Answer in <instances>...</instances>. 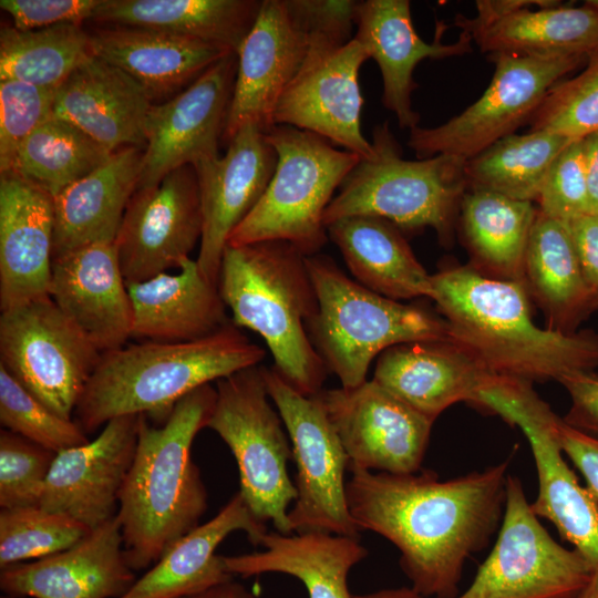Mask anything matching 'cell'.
<instances>
[{"instance_id":"30","label":"cell","mask_w":598,"mask_h":598,"mask_svg":"<svg viewBox=\"0 0 598 598\" xmlns=\"http://www.w3.org/2000/svg\"><path fill=\"white\" fill-rule=\"evenodd\" d=\"M177 274L162 272L127 283L133 309L132 338L187 342L208 337L230 319L218 286L208 281L197 261L185 259Z\"/></svg>"},{"instance_id":"57","label":"cell","mask_w":598,"mask_h":598,"mask_svg":"<svg viewBox=\"0 0 598 598\" xmlns=\"http://www.w3.org/2000/svg\"><path fill=\"white\" fill-rule=\"evenodd\" d=\"M1 598H13V597H10V596L4 595V597H1Z\"/></svg>"},{"instance_id":"32","label":"cell","mask_w":598,"mask_h":598,"mask_svg":"<svg viewBox=\"0 0 598 598\" xmlns=\"http://www.w3.org/2000/svg\"><path fill=\"white\" fill-rule=\"evenodd\" d=\"M262 551L223 556L225 569L244 578L281 573L302 581L309 598H354L348 575L368 556L359 538L320 530L286 535L267 532L260 539Z\"/></svg>"},{"instance_id":"39","label":"cell","mask_w":598,"mask_h":598,"mask_svg":"<svg viewBox=\"0 0 598 598\" xmlns=\"http://www.w3.org/2000/svg\"><path fill=\"white\" fill-rule=\"evenodd\" d=\"M92 54L90 33L82 24L6 27L0 32V81L58 89Z\"/></svg>"},{"instance_id":"56","label":"cell","mask_w":598,"mask_h":598,"mask_svg":"<svg viewBox=\"0 0 598 598\" xmlns=\"http://www.w3.org/2000/svg\"><path fill=\"white\" fill-rule=\"evenodd\" d=\"M574 598H598V570H594L587 585Z\"/></svg>"},{"instance_id":"41","label":"cell","mask_w":598,"mask_h":598,"mask_svg":"<svg viewBox=\"0 0 598 598\" xmlns=\"http://www.w3.org/2000/svg\"><path fill=\"white\" fill-rule=\"evenodd\" d=\"M91 528L39 505L1 508L0 568L38 560L81 542Z\"/></svg>"},{"instance_id":"49","label":"cell","mask_w":598,"mask_h":598,"mask_svg":"<svg viewBox=\"0 0 598 598\" xmlns=\"http://www.w3.org/2000/svg\"><path fill=\"white\" fill-rule=\"evenodd\" d=\"M570 396L563 420L571 427L598 439V375L576 373L560 381Z\"/></svg>"},{"instance_id":"21","label":"cell","mask_w":598,"mask_h":598,"mask_svg":"<svg viewBox=\"0 0 598 598\" xmlns=\"http://www.w3.org/2000/svg\"><path fill=\"white\" fill-rule=\"evenodd\" d=\"M309 48L286 0H262L257 19L237 52V72L225 124L226 143L246 124L275 126L278 102L299 72Z\"/></svg>"},{"instance_id":"53","label":"cell","mask_w":598,"mask_h":598,"mask_svg":"<svg viewBox=\"0 0 598 598\" xmlns=\"http://www.w3.org/2000/svg\"><path fill=\"white\" fill-rule=\"evenodd\" d=\"M588 187V213L598 214V131L581 138Z\"/></svg>"},{"instance_id":"35","label":"cell","mask_w":598,"mask_h":598,"mask_svg":"<svg viewBox=\"0 0 598 598\" xmlns=\"http://www.w3.org/2000/svg\"><path fill=\"white\" fill-rule=\"evenodd\" d=\"M261 4L259 0H102L91 21L163 30L237 54Z\"/></svg>"},{"instance_id":"51","label":"cell","mask_w":598,"mask_h":598,"mask_svg":"<svg viewBox=\"0 0 598 598\" xmlns=\"http://www.w3.org/2000/svg\"><path fill=\"white\" fill-rule=\"evenodd\" d=\"M556 434L565 456L580 472L598 501V439L569 426L559 416Z\"/></svg>"},{"instance_id":"28","label":"cell","mask_w":598,"mask_h":598,"mask_svg":"<svg viewBox=\"0 0 598 598\" xmlns=\"http://www.w3.org/2000/svg\"><path fill=\"white\" fill-rule=\"evenodd\" d=\"M153 103L124 71L92 54L55 90L53 115L115 152L145 146Z\"/></svg>"},{"instance_id":"44","label":"cell","mask_w":598,"mask_h":598,"mask_svg":"<svg viewBox=\"0 0 598 598\" xmlns=\"http://www.w3.org/2000/svg\"><path fill=\"white\" fill-rule=\"evenodd\" d=\"M55 455L16 433L1 430V508L38 505Z\"/></svg>"},{"instance_id":"13","label":"cell","mask_w":598,"mask_h":598,"mask_svg":"<svg viewBox=\"0 0 598 598\" xmlns=\"http://www.w3.org/2000/svg\"><path fill=\"white\" fill-rule=\"evenodd\" d=\"M594 570L539 522L519 478L508 475L496 542L471 586L455 598H574Z\"/></svg>"},{"instance_id":"5","label":"cell","mask_w":598,"mask_h":598,"mask_svg":"<svg viewBox=\"0 0 598 598\" xmlns=\"http://www.w3.org/2000/svg\"><path fill=\"white\" fill-rule=\"evenodd\" d=\"M306 257L282 240L227 245L217 285L233 323L261 336L278 373L299 393L313 396L328 370L307 329L318 298Z\"/></svg>"},{"instance_id":"50","label":"cell","mask_w":598,"mask_h":598,"mask_svg":"<svg viewBox=\"0 0 598 598\" xmlns=\"http://www.w3.org/2000/svg\"><path fill=\"white\" fill-rule=\"evenodd\" d=\"M592 311L598 310V214L587 213L568 223Z\"/></svg>"},{"instance_id":"7","label":"cell","mask_w":598,"mask_h":598,"mask_svg":"<svg viewBox=\"0 0 598 598\" xmlns=\"http://www.w3.org/2000/svg\"><path fill=\"white\" fill-rule=\"evenodd\" d=\"M372 154L347 175L324 213L326 227L344 217L374 216L403 230L433 228L448 243L467 189L466 159L440 154L404 159L389 122L374 127Z\"/></svg>"},{"instance_id":"47","label":"cell","mask_w":598,"mask_h":598,"mask_svg":"<svg viewBox=\"0 0 598 598\" xmlns=\"http://www.w3.org/2000/svg\"><path fill=\"white\" fill-rule=\"evenodd\" d=\"M286 2L308 39L323 40L338 47L353 39L358 1L286 0Z\"/></svg>"},{"instance_id":"22","label":"cell","mask_w":598,"mask_h":598,"mask_svg":"<svg viewBox=\"0 0 598 598\" xmlns=\"http://www.w3.org/2000/svg\"><path fill=\"white\" fill-rule=\"evenodd\" d=\"M136 579L114 516L63 551L1 568L0 588L13 598H121Z\"/></svg>"},{"instance_id":"55","label":"cell","mask_w":598,"mask_h":598,"mask_svg":"<svg viewBox=\"0 0 598 598\" xmlns=\"http://www.w3.org/2000/svg\"><path fill=\"white\" fill-rule=\"evenodd\" d=\"M354 598H425L411 587L381 589L373 592L354 595Z\"/></svg>"},{"instance_id":"52","label":"cell","mask_w":598,"mask_h":598,"mask_svg":"<svg viewBox=\"0 0 598 598\" xmlns=\"http://www.w3.org/2000/svg\"><path fill=\"white\" fill-rule=\"evenodd\" d=\"M556 0H478L475 2L477 14L474 18H466L457 14L456 19L471 25L486 24L495 19L516 12L523 9L537 6L547 8L559 4Z\"/></svg>"},{"instance_id":"9","label":"cell","mask_w":598,"mask_h":598,"mask_svg":"<svg viewBox=\"0 0 598 598\" xmlns=\"http://www.w3.org/2000/svg\"><path fill=\"white\" fill-rule=\"evenodd\" d=\"M216 382V402L207 427L231 451L239 470V493L254 516L290 535L288 507L297 497L287 471L292 447L280 414L271 405L262 367H250Z\"/></svg>"},{"instance_id":"18","label":"cell","mask_w":598,"mask_h":598,"mask_svg":"<svg viewBox=\"0 0 598 598\" xmlns=\"http://www.w3.org/2000/svg\"><path fill=\"white\" fill-rule=\"evenodd\" d=\"M236 72L237 55L231 53L171 100L152 105L137 188L154 186L176 168L219 155Z\"/></svg>"},{"instance_id":"43","label":"cell","mask_w":598,"mask_h":598,"mask_svg":"<svg viewBox=\"0 0 598 598\" xmlns=\"http://www.w3.org/2000/svg\"><path fill=\"white\" fill-rule=\"evenodd\" d=\"M530 131L581 140L598 131V54L577 75L556 83L528 121Z\"/></svg>"},{"instance_id":"58","label":"cell","mask_w":598,"mask_h":598,"mask_svg":"<svg viewBox=\"0 0 598 598\" xmlns=\"http://www.w3.org/2000/svg\"><path fill=\"white\" fill-rule=\"evenodd\" d=\"M598 1V0H597Z\"/></svg>"},{"instance_id":"1","label":"cell","mask_w":598,"mask_h":598,"mask_svg":"<svg viewBox=\"0 0 598 598\" xmlns=\"http://www.w3.org/2000/svg\"><path fill=\"white\" fill-rule=\"evenodd\" d=\"M508 463L450 480L429 470H350L349 512L360 530L373 532L399 549L411 588L423 597L455 598L465 561L499 528Z\"/></svg>"},{"instance_id":"16","label":"cell","mask_w":598,"mask_h":598,"mask_svg":"<svg viewBox=\"0 0 598 598\" xmlns=\"http://www.w3.org/2000/svg\"><path fill=\"white\" fill-rule=\"evenodd\" d=\"M369 54L354 38L342 47L309 39L305 61L282 93L275 125H289L368 157L372 144L361 127L363 96L359 73Z\"/></svg>"},{"instance_id":"4","label":"cell","mask_w":598,"mask_h":598,"mask_svg":"<svg viewBox=\"0 0 598 598\" xmlns=\"http://www.w3.org/2000/svg\"><path fill=\"white\" fill-rule=\"evenodd\" d=\"M265 355L231 319L217 332L194 341L125 344L101 354L73 415L86 434L126 414L164 423L182 398L259 365Z\"/></svg>"},{"instance_id":"11","label":"cell","mask_w":598,"mask_h":598,"mask_svg":"<svg viewBox=\"0 0 598 598\" xmlns=\"http://www.w3.org/2000/svg\"><path fill=\"white\" fill-rule=\"evenodd\" d=\"M493 78L458 115L434 127L410 130L408 146L419 159L447 154L470 159L528 123L548 91L588 61L581 56L492 54Z\"/></svg>"},{"instance_id":"25","label":"cell","mask_w":598,"mask_h":598,"mask_svg":"<svg viewBox=\"0 0 598 598\" xmlns=\"http://www.w3.org/2000/svg\"><path fill=\"white\" fill-rule=\"evenodd\" d=\"M354 39L364 47L382 75V103L401 128L419 126L420 115L412 109V92L417 87L413 73L425 60L461 56L472 49V37L462 31L453 43L441 41L444 24L432 43L414 29L409 0L358 1Z\"/></svg>"},{"instance_id":"40","label":"cell","mask_w":598,"mask_h":598,"mask_svg":"<svg viewBox=\"0 0 598 598\" xmlns=\"http://www.w3.org/2000/svg\"><path fill=\"white\" fill-rule=\"evenodd\" d=\"M112 154L70 122L53 115L20 145L7 172L38 184L55 197L105 164Z\"/></svg>"},{"instance_id":"3","label":"cell","mask_w":598,"mask_h":598,"mask_svg":"<svg viewBox=\"0 0 598 598\" xmlns=\"http://www.w3.org/2000/svg\"><path fill=\"white\" fill-rule=\"evenodd\" d=\"M216 395L210 384L194 390L157 426L141 414L136 450L116 513L125 557L134 571L154 565L199 525L207 508V492L192 445L207 427Z\"/></svg>"},{"instance_id":"20","label":"cell","mask_w":598,"mask_h":598,"mask_svg":"<svg viewBox=\"0 0 598 598\" xmlns=\"http://www.w3.org/2000/svg\"><path fill=\"white\" fill-rule=\"evenodd\" d=\"M140 417L116 416L94 440L56 453L38 505L91 529L116 516L136 450Z\"/></svg>"},{"instance_id":"42","label":"cell","mask_w":598,"mask_h":598,"mask_svg":"<svg viewBox=\"0 0 598 598\" xmlns=\"http://www.w3.org/2000/svg\"><path fill=\"white\" fill-rule=\"evenodd\" d=\"M0 423L6 430L54 453L90 441L75 421L54 413L2 365H0Z\"/></svg>"},{"instance_id":"23","label":"cell","mask_w":598,"mask_h":598,"mask_svg":"<svg viewBox=\"0 0 598 598\" xmlns=\"http://www.w3.org/2000/svg\"><path fill=\"white\" fill-rule=\"evenodd\" d=\"M54 197L13 173L0 174V309L49 296Z\"/></svg>"},{"instance_id":"36","label":"cell","mask_w":598,"mask_h":598,"mask_svg":"<svg viewBox=\"0 0 598 598\" xmlns=\"http://www.w3.org/2000/svg\"><path fill=\"white\" fill-rule=\"evenodd\" d=\"M523 282L553 330L576 332L594 312L567 224L539 209L526 248Z\"/></svg>"},{"instance_id":"14","label":"cell","mask_w":598,"mask_h":598,"mask_svg":"<svg viewBox=\"0 0 598 598\" xmlns=\"http://www.w3.org/2000/svg\"><path fill=\"white\" fill-rule=\"evenodd\" d=\"M101 354L50 296L1 311L0 365L62 417L72 419Z\"/></svg>"},{"instance_id":"19","label":"cell","mask_w":598,"mask_h":598,"mask_svg":"<svg viewBox=\"0 0 598 598\" xmlns=\"http://www.w3.org/2000/svg\"><path fill=\"white\" fill-rule=\"evenodd\" d=\"M277 164L266 132L246 124L227 142L220 156L195 165L203 230L196 259L204 277L217 285L224 250L234 229L264 195ZM218 286V285H217Z\"/></svg>"},{"instance_id":"26","label":"cell","mask_w":598,"mask_h":598,"mask_svg":"<svg viewBox=\"0 0 598 598\" xmlns=\"http://www.w3.org/2000/svg\"><path fill=\"white\" fill-rule=\"evenodd\" d=\"M94 55L130 75L153 104L171 100L229 49L167 31L99 24L89 31Z\"/></svg>"},{"instance_id":"2","label":"cell","mask_w":598,"mask_h":598,"mask_svg":"<svg viewBox=\"0 0 598 598\" xmlns=\"http://www.w3.org/2000/svg\"><path fill=\"white\" fill-rule=\"evenodd\" d=\"M432 283L451 342L492 374L560 383L598 367V333L539 328L524 282L493 278L470 265L444 268L432 275Z\"/></svg>"},{"instance_id":"24","label":"cell","mask_w":598,"mask_h":598,"mask_svg":"<svg viewBox=\"0 0 598 598\" xmlns=\"http://www.w3.org/2000/svg\"><path fill=\"white\" fill-rule=\"evenodd\" d=\"M49 296L101 353L132 338V302L114 243L54 257Z\"/></svg>"},{"instance_id":"27","label":"cell","mask_w":598,"mask_h":598,"mask_svg":"<svg viewBox=\"0 0 598 598\" xmlns=\"http://www.w3.org/2000/svg\"><path fill=\"white\" fill-rule=\"evenodd\" d=\"M493 375L451 341H419L383 351L372 380L434 422L457 402L475 404Z\"/></svg>"},{"instance_id":"8","label":"cell","mask_w":598,"mask_h":598,"mask_svg":"<svg viewBox=\"0 0 598 598\" xmlns=\"http://www.w3.org/2000/svg\"><path fill=\"white\" fill-rule=\"evenodd\" d=\"M266 134L277 153L275 172L227 245L282 240L307 257L319 254L329 239L326 209L361 156L289 125H275Z\"/></svg>"},{"instance_id":"54","label":"cell","mask_w":598,"mask_h":598,"mask_svg":"<svg viewBox=\"0 0 598 598\" xmlns=\"http://www.w3.org/2000/svg\"><path fill=\"white\" fill-rule=\"evenodd\" d=\"M184 598H255V595L233 579Z\"/></svg>"},{"instance_id":"10","label":"cell","mask_w":598,"mask_h":598,"mask_svg":"<svg viewBox=\"0 0 598 598\" xmlns=\"http://www.w3.org/2000/svg\"><path fill=\"white\" fill-rule=\"evenodd\" d=\"M477 408L499 415L525 434L535 462L538 493L530 507L549 520L598 570V501L568 465L556 434V415L532 383L494 375L481 390Z\"/></svg>"},{"instance_id":"15","label":"cell","mask_w":598,"mask_h":598,"mask_svg":"<svg viewBox=\"0 0 598 598\" xmlns=\"http://www.w3.org/2000/svg\"><path fill=\"white\" fill-rule=\"evenodd\" d=\"M321 401L348 455V470L411 474L421 470L433 421L373 380L322 389Z\"/></svg>"},{"instance_id":"34","label":"cell","mask_w":598,"mask_h":598,"mask_svg":"<svg viewBox=\"0 0 598 598\" xmlns=\"http://www.w3.org/2000/svg\"><path fill=\"white\" fill-rule=\"evenodd\" d=\"M482 52L529 56L598 54V1L579 7L556 4L508 13L486 24L471 25L455 18Z\"/></svg>"},{"instance_id":"29","label":"cell","mask_w":598,"mask_h":598,"mask_svg":"<svg viewBox=\"0 0 598 598\" xmlns=\"http://www.w3.org/2000/svg\"><path fill=\"white\" fill-rule=\"evenodd\" d=\"M237 530L255 546L268 532L239 491L212 519L176 540L121 598H184L233 580L215 550Z\"/></svg>"},{"instance_id":"33","label":"cell","mask_w":598,"mask_h":598,"mask_svg":"<svg viewBox=\"0 0 598 598\" xmlns=\"http://www.w3.org/2000/svg\"><path fill=\"white\" fill-rule=\"evenodd\" d=\"M355 281L393 300H433L432 275L416 259L402 230L374 216H350L327 226Z\"/></svg>"},{"instance_id":"12","label":"cell","mask_w":598,"mask_h":598,"mask_svg":"<svg viewBox=\"0 0 598 598\" xmlns=\"http://www.w3.org/2000/svg\"><path fill=\"white\" fill-rule=\"evenodd\" d=\"M267 392L283 422L297 466V497L288 512L292 532L320 530L359 538L350 515L344 473L348 455L317 395L296 391L271 367H262Z\"/></svg>"},{"instance_id":"37","label":"cell","mask_w":598,"mask_h":598,"mask_svg":"<svg viewBox=\"0 0 598 598\" xmlns=\"http://www.w3.org/2000/svg\"><path fill=\"white\" fill-rule=\"evenodd\" d=\"M537 210L533 202L467 188L460 212L472 266L493 278L523 282L525 254Z\"/></svg>"},{"instance_id":"6","label":"cell","mask_w":598,"mask_h":598,"mask_svg":"<svg viewBox=\"0 0 598 598\" xmlns=\"http://www.w3.org/2000/svg\"><path fill=\"white\" fill-rule=\"evenodd\" d=\"M318 310L309 338L341 388L364 383L386 349L408 342L451 341L445 320L430 310L381 296L349 278L328 256L306 257Z\"/></svg>"},{"instance_id":"17","label":"cell","mask_w":598,"mask_h":598,"mask_svg":"<svg viewBox=\"0 0 598 598\" xmlns=\"http://www.w3.org/2000/svg\"><path fill=\"white\" fill-rule=\"evenodd\" d=\"M203 215L195 167L185 165L132 195L114 246L126 283L179 268L200 241Z\"/></svg>"},{"instance_id":"38","label":"cell","mask_w":598,"mask_h":598,"mask_svg":"<svg viewBox=\"0 0 598 598\" xmlns=\"http://www.w3.org/2000/svg\"><path fill=\"white\" fill-rule=\"evenodd\" d=\"M571 141L544 130L508 135L466 159L467 188L534 203L553 163Z\"/></svg>"},{"instance_id":"31","label":"cell","mask_w":598,"mask_h":598,"mask_svg":"<svg viewBox=\"0 0 598 598\" xmlns=\"http://www.w3.org/2000/svg\"><path fill=\"white\" fill-rule=\"evenodd\" d=\"M144 147L126 146L54 197L53 258L93 244H113L137 188Z\"/></svg>"},{"instance_id":"46","label":"cell","mask_w":598,"mask_h":598,"mask_svg":"<svg viewBox=\"0 0 598 598\" xmlns=\"http://www.w3.org/2000/svg\"><path fill=\"white\" fill-rule=\"evenodd\" d=\"M536 202L542 213L564 223L588 213L581 140L571 141L555 159Z\"/></svg>"},{"instance_id":"48","label":"cell","mask_w":598,"mask_h":598,"mask_svg":"<svg viewBox=\"0 0 598 598\" xmlns=\"http://www.w3.org/2000/svg\"><path fill=\"white\" fill-rule=\"evenodd\" d=\"M102 0H1L14 28L35 30L65 23L91 21Z\"/></svg>"},{"instance_id":"45","label":"cell","mask_w":598,"mask_h":598,"mask_svg":"<svg viewBox=\"0 0 598 598\" xmlns=\"http://www.w3.org/2000/svg\"><path fill=\"white\" fill-rule=\"evenodd\" d=\"M55 90L21 81H0V173L20 145L53 116Z\"/></svg>"}]
</instances>
